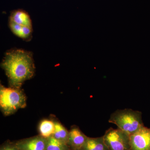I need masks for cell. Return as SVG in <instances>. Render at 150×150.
<instances>
[{
  "label": "cell",
  "instance_id": "obj_1",
  "mask_svg": "<svg viewBox=\"0 0 150 150\" xmlns=\"http://www.w3.org/2000/svg\"><path fill=\"white\" fill-rule=\"evenodd\" d=\"M1 66L11 87L16 88H20L25 81L33 77L35 72L32 53L21 49L7 52Z\"/></svg>",
  "mask_w": 150,
  "mask_h": 150
},
{
  "label": "cell",
  "instance_id": "obj_13",
  "mask_svg": "<svg viewBox=\"0 0 150 150\" xmlns=\"http://www.w3.org/2000/svg\"><path fill=\"white\" fill-rule=\"evenodd\" d=\"M46 150H71L69 145L56 139L53 136L47 139Z\"/></svg>",
  "mask_w": 150,
  "mask_h": 150
},
{
  "label": "cell",
  "instance_id": "obj_11",
  "mask_svg": "<svg viewBox=\"0 0 150 150\" xmlns=\"http://www.w3.org/2000/svg\"><path fill=\"white\" fill-rule=\"evenodd\" d=\"M40 136L45 139L53 136L55 130V122L49 120H44L39 124Z\"/></svg>",
  "mask_w": 150,
  "mask_h": 150
},
{
  "label": "cell",
  "instance_id": "obj_4",
  "mask_svg": "<svg viewBox=\"0 0 150 150\" xmlns=\"http://www.w3.org/2000/svg\"><path fill=\"white\" fill-rule=\"evenodd\" d=\"M103 137L108 150H130V135L118 128L108 129Z\"/></svg>",
  "mask_w": 150,
  "mask_h": 150
},
{
  "label": "cell",
  "instance_id": "obj_5",
  "mask_svg": "<svg viewBox=\"0 0 150 150\" xmlns=\"http://www.w3.org/2000/svg\"><path fill=\"white\" fill-rule=\"evenodd\" d=\"M130 150H150V128L144 126L130 136Z\"/></svg>",
  "mask_w": 150,
  "mask_h": 150
},
{
  "label": "cell",
  "instance_id": "obj_6",
  "mask_svg": "<svg viewBox=\"0 0 150 150\" xmlns=\"http://www.w3.org/2000/svg\"><path fill=\"white\" fill-rule=\"evenodd\" d=\"M47 139L36 136L19 141L15 144L18 150H46Z\"/></svg>",
  "mask_w": 150,
  "mask_h": 150
},
{
  "label": "cell",
  "instance_id": "obj_2",
  "mask_svg": "<svg viewBox=\"0 0 150 150\" xmlns=\"http://www.w3.org/2000/svg\"><path fill=\"white\" fill-rule=\"evenodd\" d=\"M108 122L130 136L144 126L142 112L130 108L115 110L110 115Z\"/></svg>",
  "mask_w": 150,
  "mask_h": 150
},
{
  "label": "cell",
  "instance_id": "obj_7",
  "mask_svg": "<svg viewBox=\"0 0 150 150\" xmlns=\"http://www.w3.org/2000/svg\"><path fill=\"white\" fill-rule=\"evenodd\" d=\"M88 137L78 126H73L69 131V145L71 150H80L85 144Z\"/></svg>",
  "mask_w": 150,
  "mask_h": 150
},
{
  "label": "cell",
  "instance_id": "obj_12",
  "mask_svg": "<svg viewBox=\"0 0 150 150\" xmlns=\"http://www.w3.org/2000/svg\"><path fill=\"white\" fill-rule=\"evenodd\" d=\"M53 137L69 145V131L59 122H55V130Z\"/></svg>",
  "mask_w": 150,
  "mask_h": 150
},
{
  "label": "cell",
  "instance_id": "obj_8",
  "mask_svg": "<svg viewBox=\"0 0 150 150\" xmlns=\"http://www.w3.org/2000/svg\"><path fill=\"white\" fill-rule=\"evenodd\" d=\"M9 22L22 26L32 27V21L29 14L22 9L15 10L11 12Z\"/></svg>",
  "mask_w": 150,
  "mask_h": 150
},
{
  "label": "cell",
  "instance_id": "obj_3",
  "mask_svg": "<svg viewBox=\"0 0 150 150\" xmlns=\"http://www.w3.org/2000/svg\"><path fill=\"white\" fill-rule=\"evenodd\" d=\"M26 97L20 88L1 85L0 107L5 115H8L26 106Z\"/></svg>",
  "mask_w": 150,
  "mask_h": 150
},
{
  "label": "cell",
  "instance_id": "obj_14",
  "mask_svg": "<svg viewBox=\"0 0 150 150\" xmlns=\"http://www.w3.org/2000/svg\"><path fill=\"white\" fill-rule=\"evenodd\" d=\"M1 150H18L16 145H7L1 148Z\"/></svg>",
  "mask_w": 150,
  "mask_h": 150
},
{
  "label": "cell",
  "instance_id": "obj_10",
  "mask_svg": "<svg viewBox=\"0 0 150 150\" xmlns=\"http://www.w3.org/2000/svg\"><path fill=\"white\" fill-rule=\"evenodd\" d=\"M80 150H108L105 144L103 137L97 138L88 137L83 146Z\"/></svg>",
  "mask_w": 150,
  "mask_h": 150
},
{
  "label": "cell",
  "instance_id": "obj_9",
  "mask_svg": "<svg viewBox=\"0 0 150 150\" xmlns=\"http://www.w3.org/2000/svg\"><path fill=\"white\" fill-rule=\"evenodd\" d=\"M9 26L12 32L16 36L27 41L31 39L32 27L22 26L11 22H9Z\"/></svg>",
  "mask_w": 150,
  "mask_h": 150
}]
</instances>
